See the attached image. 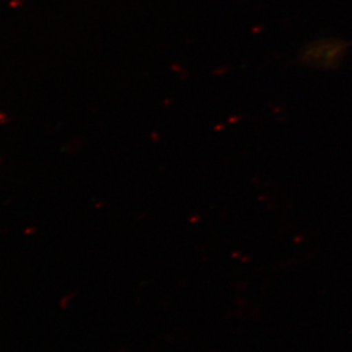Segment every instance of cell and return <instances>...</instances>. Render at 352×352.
<instances>
[]
</instances>
